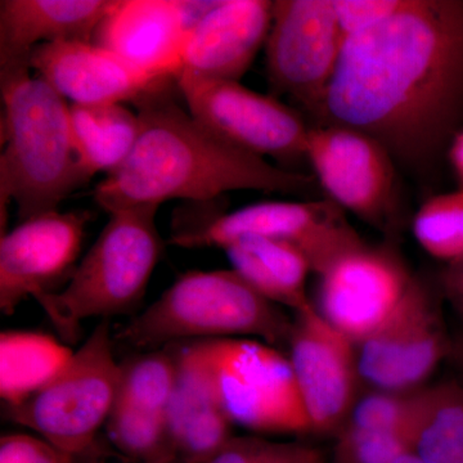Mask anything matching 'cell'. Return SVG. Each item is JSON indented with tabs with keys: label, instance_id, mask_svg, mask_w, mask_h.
I'll return each mask as SVG.
<instances>
[{
	"label": "cell",
	"instance_id": "obj_1",
	"mask_svg": "<svg viewBox=\"0 0 463 463\" xmlns=\"http://www.w3.org/2000/svg\"><path fill=\"white\" fill-rule=\"evenodd\" d=\"M463 115V0H408L344 43L319 125L373 137L399 165L425 174Z\"/></svg>",
	"mask_w": 463,
	"mask_h": 463
},
{
	"label": "cell",
	"instance_id": "obj_2",
	"mask_svg": "<svg viewBox=\"0 0 463 463\" xmlns=\"http://www.w3.org/2000/svg\"><path fill=\"white\" fill-rule=\"evenodd\" d=\"M172 88L137 105L141 132L132 154L94 190L106 213L178 199L214 203L232 191L307 196L313 176L282 169L225 141L179 108Z\"/></svg>",
	"mask_w": 463,
	"mask_h": 463
},
{
	"label": "cell",
	"instance_id": "obj_3",
	"mask_svg": "<svg viewBox=\"0 0 463 463\" xmlns=\"http://www.w3.org/2000/svg\"><path fill=\"white\" fill-rule=\"evenodd\" d=\"M32 69L0 71V212L11 201L21 222L58 206L87 183L72 141L67 100Z\"/></svg>",
	"mask_w": 463,
	"mask_h": 463
},
{
	"label": "cell",
	"instance_id": "obj_4",
	"mask_svg": "<svg viewBox=\"0 0 463 463\" xmlns=\"http://www.w3.org/2000/svg\"><path fill=\"white\" fill-rule=\"evenodd\" d=\"M292 322L236 270L183 274L155 303L116 335L138 349L191 341L254 339L288 345Z\"/></svg>",
	"mask_w": 463,
	"mask_h": 463
},
{
	"label": "cell",
	"instance_id": "obj_5",
	"mask_svg": "<svg viewBox=\"0 0 463 463\" xmlns=\"http://www.w3.org/2000/svg\"><path fill=\"white\" fill-rule=\"evenodd\" d=\"M158 207H132L109 214V223L76 265L66 288L39 298L67 343L79 339L84 319L125 315L141 303L163 252L155 223Z\"/></svg>",
	"mask_w": 463,
	"mask_h": 463
},
{
	"label": "cell",
	"instance_id": "obj_6",
	"mask_svg": "<svg viewBox=\"0 0 463 463\" xmlns=\"http://www.w3.org/2000/svg\"><path fill=\"white\" fill-rule=\"evenodd\" d=\"M213 203H192L174 215L170 245L183 249H225L245 236L283 241L300 250L321 276L344 255L365 242L347 223L334 201H269L232 213L213 209Z\"/></svg>",
	"mask_w": 463,
	"mask_h": 463
},
{
	"label": "cell",
	"instance_id": "obj_7",
	"mask_svg": "<svg viewBox=\"0 0 463 463\" xmlns=\"http://www.w3.org/2000/svg\"><path fill=\"white\" fill-rule=\"evenodd\" d=\"M118 377L105 319L51 383L7 410L8 419L67 453L88 455L97 449V434L114 408Z\"/></svg>",
	"mask_w": 463,
	"mask_h": 463
},
{
	"label": "cell",
	"instance_id": "obj_8",
	"mask_svg": "<svg viewBox=\"0 0 463 463\" xmlns=\"http://www.w3.org/2000/svg\"><path fill=\"white\" fill-rule=\"evenodd\" d=\"M222 407L258 434H313L288 355L254 339L203 341Z\"/></svg>",
	"mask_w": 463,
	"mask_h": 463
},
{
	"label": "cell",
	"instance_id": "obj_9",
	"mask_svg": "<svg viewBox=\"0 0 463 463\" xmlns=\"http://www.w3.org/2000/svg\"><path fill=\"white\" fill-rule=\"evenodd\" d=\"M307 160L344 212L383 233L398 230L397 163L376 139L347 128L317 125L307 132Z\"/></svg>",
	"mask_w": 463,
	"mask_h": 463
},
{
	"label": "cell",
	"instance_id": "obj_10",
	"mask_svg": "<svg viewBox=\"0 0 463 463\" xmlns=\"http://www.w3.org/2000/svg\"><path fill=\"white\" fill-rule=\"evenodd\" d=\"M343 45L332 0H276L265 43L270 90L317 118Z\"/></svg>",
	"mask_w": 463,
	"mask_h": 463
},
{
	"label": "cell",
	"instance_id": "obj_11",
	"mask_svg": "<svg viewBox=\"0 0 463 463\" xmlns=\"http://www.w3.org/2000/svg\"><path fill=\"white\" fill-rule=\"evenodd\" d=\"M450 350L430 289L414 279L394 312L356 345L359 376L370 390L414 392L426 388Z\"/></svg>",
	"mask_w": 463,
	"mask_h": 463
},
{
	"label": "cell",
	"instance_id": "obj_12",
	"mask_svg": "<svg viewBox=\"0 0 463 463\" xmlns=\"http://www.w3.org/2000/svg\"><path fill=\"white\" fill-rule=\"evenodd\" d=\"M188 111L225 141L286 165L307 160L309 128L297 109L240 81L178 85Z\"/></svg>",
	"mask_w": 463,
	"mask_h": 463
},
{
	"label": "cell",
	"instance_id": "obj_13",
	"mask_svg": "<svg viewBox=\"0 0 463 463\" xmlns=\"http://www.w3.org/2000/svg\"><path fill=\"white\" fill-rule=\"evenodd\" d=\"M288 359L313 434L336 435L359 398L356 345L313 306L295 313Z\"/></svg>",
	"mask_w": 463,
	"mask_h": 463
},
{
	"label": "cell",
	"instance_id": "obj_14",
	"mask_svg": "<svg viewBox=\"0 0 463 463\" xmlns=\"http://www.w3.org/2000/svg\"><path fill=\"white\" fill-rule=\"evenodd\" d=\"M318 277L317 310L355 345L394 312L416 279L394 250L368 245Z\"/></svg>",
	"mask_w": 463,
	"mask_h": 463
},
{
	"label": "cell",
	"instance_id": "obj_15",
	"mask_svg": "<svg viewBox=\"0 0 463 463\" xmlns=\"http://www.w3.org/2000/svg\"><path fill=\"white\" fill-rule=\"evenodd\" d=\"M90 213H47L21 222L0 240V310L14 315L33 298L54 294L63 279H71L80 255Z\"/></svg>",
	"mask_w": 463,
	"mask_h": 463
},
{
	"label": "cell",
	"instance_id": "obj_16",
	"mask_svg": "<svg viewBox=\"0 0 463 463\" xmlns=\"http://www.w3.org/2000/svg\"><path fill=\"white\" fill-rule=\"evenodd\" d=\"M30 67L74 105L137 106L152 94L178 87L175 79L147 74L93 42L41 45L30 56Z\"/></svg>",
	"mask_w": 463,
	"mask_h": 463
},
{
	"label": "cell",
	"instance_id": "obj_17",
	"mask_svg": "<svg viewBox=\"0 0 463 463\" xmlns=\"http://www.w3.org/2000/svg\"><path fill=\"white\" fill-rule=\"evenodd\" d=\"M269 0H219L185 36L178 85L240 81L267 43Z\"/></svg>",
	"mask_w": 463,
	"mask_h": 463
},
{
	"label": "cell",
	"instance_id": "obj_18",
	"mask_svg": "<svg viewBox=\"0 0 463 463\" xmlns=\"http://www.w3.org/2000/svg\"><path fill=\"white\" fill-rule=\"evenodd\" d=\"M190 32L183 0H115L91 42L158 78H178Z\"/></svg>",
	"mask_w": 463,
	"mask_h": 463
},
{
	"label": "cell",
	"instance_id": "obj_19",
	"mask_svg": "<svg viewBox=\"0 0 463 463\" xmlns=\"http://www.w3.org/2000/svg\"><path fill=\"white\" fill-rule=\"evenodd\" d=\"M178 364L166 410L167 431L176 459L207 463L233 438V423L221 399L203 341L176 344Z\"/></svg>",
	"mask_w": 463,
	"mask_h": 463
},
{
	"label": "cell",
	"instance_id": "obj_20",
	"mask_svg": "<svg viewBox=\"0 0 463 463\" xmlns=\"http://www.w3.org/2000/svg\"><path fill=\"white\" fill-rule=\"evenodd\" d=\"M115 0H2L0 71L32 69L35 48L58 42H91Z\"/></svg>",
	"mask_w": 463,
	"mask_h": 463
},
{
	"label": "cell",
	"instance_id": "obj_21",
	"mask_svg": "<svg viewBox=\"0 0 463 463\" xmlns=\"http://www.w3.org/2000/svg\"><path fill=\"white\" fill-rule=\"evenodd\" d=\"M232 269L279 307L301 312L313 301L307 294L312 267L295 246L267 237L245 236L224 249Z\"/></svg>",
	"mask_w": 463,
	"mask_h": 463
},
{
	"label": "cell",
	"instance_id": "obj_22",
	"mask_svg": "<svg viewBox=\"0 0 463 463\" xmlns=\"http://www.w3.org/2000/svg\"><path fill=\"white\" fill-rule=\"evenodd\" d=\"M72 141L87 182L109 174L132 154L141 132L138 114L121 103L70 105Z\"/></svg>",
	"mask_w": 463,
	"mask_h": 463
},
{
	"label": "cell",
	"instance_id": "obj_23",
	"mask_svg": "<svg viewBox=\"0 0 463 463\" xmlns=\"http://www.w3.org/2000/svg\"><path fill=\"white\" fill-rule=\"evenodd\" d=\"M74 352L51 335L5 331L0 335V397L16 408L57 376Z\"/></svg>",
	"mask_w": 463,
	"mask_h": 463
},
{
	"label": "cell",
	"instance_id": "obj_24",
	"mask_svg": "<svg viewBox=\"0 0 463 463\" xmlns=\"http://www.w3.org/2000/svg\"><path fill=\"white\" fill-rule=\"evenodd\" d=\"M414 452L428 463H463V386L443 383L423 390Z\"/></svg>",
	"mask_w": 463,
	"mask_h": 463
},
{
	"label": "cell",
	"instance_id": "obj_25",
	"mask_svg": "<svg viewBox=\"0 0 463 463\" xmlns=\"http://www.w3.org/2000/svg\"><path fill=\"white\" fill-rule=\"evenodd\" d=\"M178 364L176 344L134 355L120 364L114 408L166 414Z\"/></svg>",
	"mask_w": 463,
	"mask_h": 463
},
{
	"label": "cell",
	"instance_id": "obj_26",
	"mask_svg": "<svg viewBox=\"0 0 463 463\" xmlns=\"http://www.w3.org/2000/svg\"><path fill=\"white\" fill-rule=\"evenodd\" d=\"M106 429L116 449L129 458L143 463L178 461L167 431L166 414L112 408Z\"/></svg>",
	"mask_w": 463,
	"mask_h": 463
},
{
	"label": "cell",
	"instance_id": "obj_27",
	"mask_svg": "<svg viewBox=\"0 0 463 463\" xmlns=\"http://www.w3.org/2000/svg\"><path fill=\"white\" fill-rule=\"evenodd\" d=\"M414 239L447 264L463 258V188L423 203L412 222Z\"/></svg>",
	"mask_w": 463,
	"mask_h": 463
},
{
	"label": "cell",
	"instance_id": "obj_28",
	"mask_svg": "<svg viewBox=\"0 0 463 463\" xmlns=\"http://www.w3.org/2000/svg\"><path fill=\"white\" fill-rule=\"evenodd\" d=\"M417 430L341 428L335 438L334 463H392L414 449Z\"/></svg>",
	"mask_w": 463,
	"mask_h": 463
},
{
	"label": "cell",
	"instance_id": "obj_29",
	"mask_svg": "<svg viewBox=\"0 0 463 463\" xmlns=\"http://www.w3.org/2000/svg\"><path fill=\"white\" fill-rule=\"evenodd\" d=\"M322 455L316 448L261 437H233L207 463H312Z\"/></svg>",
	"mask_w": 463,
	"mask_h": 463
},
{
	"label": "cell",
	"instance_id": "obj_30",
	"mask_svg": "<svg viewBox=\"0 0 463 463\" xmlns=\"http://www.w3.org/2000/svg\"><path fill=\"white\" fill-rule=\"evenodd\" d=\"M343 43L394 16L408 0H332Z\"/></svg>",
	"mask_w": 463,
	"mask_h": 463
},
{
	"label": "cell",
	"instance_id": "obj_31",
	"mask_svg": "<svg viewBox=\"0 0 463 463\" xmlns=\"http://www.w3.org/2000/svg\"><path fill=\"white\" fill-rule=\"evenodd\" d=\"M93 452L71 455L45 439L21 432L0 438V463H87L88 457Z\"/></svg>",
	"mask_w": 463,
	"mask_h": 463
},
{
	"label": "cell",
	"instance_id": "obj_32",
	"mask_svg": "<svg viewBox=\"0 0 463 463\" xmlns=\"http://www.w3.org/2000/svg\"><path fill=\"white\" fill-rule=\"evenodd\" d=\"M441 294L459 313H463V258L447 264L440 274Z\"/></svg>",
	"mask_w": 463,
	"mask_h": 463
},
{
	"label": "cell",
	"instance_id": "obj_33",
	"mask_svg": "<svg viewBox=\"0 0 463 463\" xmlns=\"http://www.w3.org/2000/svg\"><path fill=\"white\" fill-rule=\"evenodd\" d=\"M449 160L463 188V130H458L450 141Z\"/></svg>",
	"mask_w": 463,
	"mask_h": 463
},
{
	"label": "cell",
	"instance_id": "obj_34",
	"mask_svg": "<svg viewBox=\"0 0 463 463\" xmlns=\"http://www.w3.org/2000/svg\"><path fill=\"white\" fill-rule=\"evenodd\" d=\"M449 356L455 358L456 364L463 371V335L456 341H452V350H450Z\"/></svg>",
	"mask_w": 463,
	"mask_h": 463
},
{
	"label": "cell",
	"instance_id": "obj_35",
	"mask_svg": "<svg viewBox=\"0 0 463 463\" xmlns=\"http://www.w3.org/2000/svg\"><path fill=\"white\" fill-rule=\"evenodd\" d=\"M392 463H428L426 461H423L421 457L417 455L414 450L412 452L405 453V455L398 457L397 459H395L394 462Z\"/></svg>",
	"mask_w": 463,
	"mask_h": 463
},
{
	"label": "cell",
	"instance_id": "obj_36",
	"mask_svg": "<svg viewBox=\"0 0 463 463\" xmlns=\"http://www.w3.org/2000/svg\"><path fill=\"white\" fill-rule=\"evenodd\" d=\"M87 463H103V462L100 461V459L99 458V453H97V450H96V452L91 453V455L90 457H88Z\"/></svg>",
	"mask_w": 463,
	"mask_h": 463
},
{
	"label": "cell",
	"instance_id": "obj_37",
	"mask_svg": "<svg viewBox=\"0 0 463 463\" xmlns=\"http://www.w3.org/2000/svg\"><path fill=\"white\" fill-rule=\"evenodd\" d=\"M312 463H325V459H323V457H321V458L316 459V461Z\"/></svg>",
	"mask_w": 463,
	"mask_h": 463
},
{
	"label": "cell",
	"instance_id": "obj_38",
	"mask_svg": "<svg viewBox=\"0 0 463 463\" xmlns=\"http://www.w3.org/2000/svg\"><path fill=\"white\" fill-rule=\"evenodd\" d=\"M165 463H182V462H179V461H170V462H165Z\"/></svg>",
	"mask_w": 463,
	"mask_h": 463
}]
</instances>
